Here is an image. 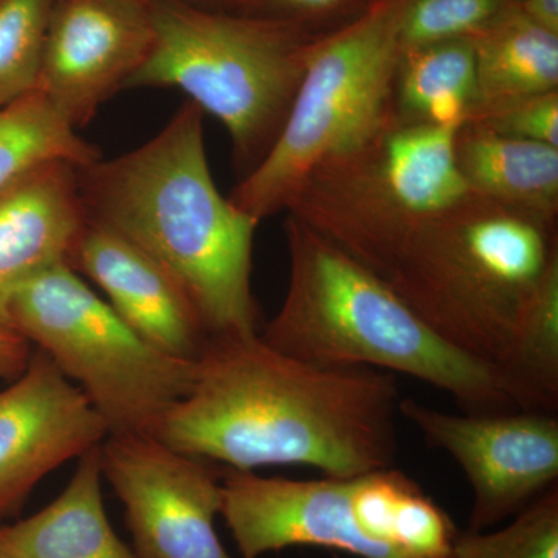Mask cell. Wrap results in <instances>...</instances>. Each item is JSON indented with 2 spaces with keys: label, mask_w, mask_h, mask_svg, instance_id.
<instances>
[{
  "label": "cell",
  "mask_w": 558,
  "mask_h": 558,
  "mask_svg": "<svg viewBox=\"0 0 558 558\" xmlns=\"http://www.w3.org/2000/svg\"><path fill=\"white\" fill-rule=\"evenodd\" d=\"M515 5L517 0H405L399 24L400 50L475 38Z\"/></svg>",
  "instance_id": "cell-24"
},
{
  "label": "cell",
  "mask_w": 558,
  "mask_h": 558,
  "mask_svg": "<svg viewBox=\"0 0 558 558\" xmlns=\"http://www.w3.org/2000/svg\"><path fill=\"white\" fill-rule=\"evenodd\" d=\"M100 457L137 558H231L216 532L223 468L150 435L108 436Z\"/></svg>",
  "instance_id": "cell-9"
},
{
  "label": "cell",
  "mask_w": 558,
  "mask_h": 558,
  "mask_svg": "<svg viewBox=\"0 0 558 558\" xmlns=\"http://www.w3.org/2000/svg\"><path fill=\"white\" fill-rule=\"evenodd\" d=\"M220 515L242 558L290 546L402 558L363 529L352 505V478L289 480L223 468Z\"/></svg>",
  "instance_id": "cell-12"
},
{
  "label": "cell",
  "mask_w": 558,
  "mask_h": 558,
  "mask_svg": "<svg viewBox=\"0 0 558 558\" xmlns=\"http://www.w3.org/2000/svg\"><path fill=\"white\" fill-rule=\"evenodd\" d=\"M204 117L185 101L145 145L76 167L80 197L87 219L137 245L179 282L209 336H255L258 222L216 189Z\"/></svg>",
  "instance_id": "cell-2"
},
{
  "label": "cell",
  "mask_w": 558,
  "mask_h": 558,
  "mask_svg": "<svg viewBox=\"0 0 558 558\" xmlns=\"http://www.w3.org/2000/svg\"><path fill=\"white\" fill-rule=\"evenodd\" d=\"M458 128L395 117L315 168L286 211L379 277L425 219L469 193L454 160Z\"/></svg>",
  "instance_id": "cell-7"
},
{
  "label": "cell",
  "mask_w": 558,
  "mask_h": 558,
  "mask_svg": "<svg viewBox=\"0 0 558 558\" xmlns=\"http://www.w3.org/2000/svg\"><path fill=\"white\" fill-rule=\"evenodd\" d=\"M468 121H475L505 137L545 143L558 148V90L483 106Z\"/></svg>",
  "instance_id": "cell-25"
},
{
  "label": "cell",
  "mask_w": 558,
  "mask_h": 558,
  "mask_svg": "<svg viewBox=\"0 0 558 558\" xmlns=\"http://www.w3.org/2000/svg\"><path fill=\"white\" fill-rule=\"evenodd\" d=\"M399 414L464 472L473 492L469 531L495 527L558 486L556 413L451 414L402 398Z\"/></svg>",
  "instance_id": "cell-10"
},
{
  "label": "cell",
  "mask_w": 558,
  "mask_h": 558,
  "mask_svg": "<svg viewBox=\"0 0 558 558\" xmlns=\"http://www.w3.org/2000/svg\"><path fill=\"white\" fill-rule=\"evenodd\" d=\"M0 558H11V557L7 556V554L3 553V550H0Z\"/></svg>",
  "instance_id": "cell-30"
},
{
  "label": "cell",
  "mask_w": 558,
  "mask_h": 558,
  "mask_svg": "<svg viewBox=\"0 0 558 558\" xmlns=\"http://www.w3.org/2000/svg\"><path fill=\"white\" fill-rule=\"evenodd\" d=\"M100 446L78 459L68 487L28 519L0 524L11 558H137L116 534L102 501Z\"/></svg>",
  "instance_id": "cell-16"
},
{
  "label": "cell",
  "mask_w": 558,
  "mask_h": 558,
  "mask_svg": "<svg viewBox=\"0 0 558 558\" xmlns=\"http://www.w3.org/2000/svg\"><path fill=\"white\" fill-rule=\"evenodd\" d=\"M472 39L478 109L510 98L558 90V35L532 21L519 7L506 11Z\"/></svg>",
  "instance_id": "cell-19"
},
{
  "label": "cell",
  "mask_w": 558,
  "mask_h": 558,
  "mask_svg": "<svg viewBox=\"0 0 558 558\" xmlns=\"http://www.w3.org/2000/svg\"><path fill=\"white\" fill-rule=\"evenodd\" d=\"M517 7L546 31L558 35V0H517Z\"/></svg>",
  "instance_id": "cell-27"
},
{
  "label": "cell",
  "mask_w": 558,
  "mask_h": 558,
  "mask_svg": "<svg viewBox=\"0 0 558 558\" xmlns=\"http://www.w3.org/2000/svg\"><path fill=\"white\" fill-rule=\"evenodd\" d=\"M153 39L142 0H53L36 90L75 130L86 128L142 68Z\"/></svg>",
  "instance_id": "cell-11"
},
{
  "label": "cell",
  "mask_w": 558,
  "mask_h": 558,
  "mask_svg": "<svg viewBox=\"0 0 558 558\" xmlns=\"http://www.w3.org/2000/svg\"><path fill=\"white\" fill-rule=\"evenodd\" d=\"M68 266L86 275L135 333L171 357L196 362L209 333L185 290L157 260L116 231L87 219Z\"/></svg>",
  "instance_id": "cell-14"
},
{
  "label": "cell",
  "mask_w": 558,
  "mask_h": 558,
  "mask_svg": "<svg viewBox=\"0 0 558 558\" xmlns=\"http://www.w3.org/2000/svg\"><path fill=\"white\" fill-rule=\"evenodd\" d=\"M274 10L301 11V13H317L340 5L343 0H250Z\"/></svg>",
  "instance_id": "cell-28"
},
{
  "label": "cell",
  "mask_w": 558,
  "mask_h": 558,
  "mask_svg": "<svg viewBox=\"0 0 558 558\" xmlns=\"http://www.w3.org/2000/svg\"><path fill=\"white\" fill-rule=\"evenodd\" d=\"M100 157L38 90L0 109V193L47 161L83 167Z\"/></svg>",
  "instance_id": "cell-21"
},
{
  "label": "cell",
  "mask_w": 558,
  "mask_h": 558,
  "mask_svg": "<svg viewBox=\"0 0 558 558\" xmlns=\"http://www.w3.org/2000/svg\"><path fill=\"white\" fill-rule=\"evenodd\" d=\"M145 3H159V2H182V3H193V5H202V3L207 2V0H142Z\"/></svg>",
  "instance_id": "cell-29"
},
{
  "label": "cell",
  "mask_w": 558,
  "mask_h": 558,
  "mask_svg": "<svg viewBox=\"0 0 558 558\" xmlns=\"http://www.w3.org/2000/svg\"><path fill=\"white\" fill-rule=\"evenodd\" d=\"M498 371L517 409L557 413L558 256L532 293Z\"/></svg>",
  "instance_id": "cell-20"
},
{
  "label": "cell",
  "mask_w": 558,
  "mask_h": 558,
  "mask_svg": "<svg viewBox=\"0 0 558 558\" xmlns=\"http://www.w3.org/2000/svg\"><path fill=\"white\" fill-rule=\"evenodd\" d=\"M446 558H558V486L498 531L458 532Z\"/></svg>",
  "instance_id": "cell-23"
},
{
  "label": "cell",
  "mask_w": 558,
  "mask_h": 558,
  "mask_svg": "<svg viewBox=\"0 0 558 558\" xmlns=\"http://www.w3.org/2000/svg\"><path fill=\"white\" fill-rule=\"evenodd\" d=\"M556 256L557 230L469 191L425 219L379 278L444 340L498 368Z\"/></svg>",
  "instance_id": "cell-4"
},
{
  "label": "cell",
  "mask_w": 558,
  "mask_h": 558,
  "mask_svg": "<svg viewBox=\"0 0 558 558\" xmlns=\"http://www.w3.org/2000/svg\"><path fill=\"white\" fill-rule=\"evenodd\" d=\"M395 374L322 368L255 336L209 337L156 438L226 469L307 465L330 478L395 468Z\"/></svg>",
  "instance_id": "cell-1"
},
{
  "label": "cell",
  "mask_w": 558,
  "mask_h": 558,
  "mask_svg": "<svg viewBox=\"0 0 558 558\" xmlns=\"http://www.w3.org/2000/svg\"><path fill=\"white\" fill-rule=\"evenodd\" d=\"M86 222L76 165L68 160L39 165L0 193V325L10 326L11 295L65 263Z\"/></svg>",
  "instance_id": "cell-15"
},
{
  "label": "cell",
  "mask_w": 558,
  "mask_h": 558,
  "mask_svg": "<svg viewBox=\"0 0 558 558\" xmlns=\"http://www.w3.org/2000/svg\"><path fill=\"white\" fill-rule=\"evenodd\" d=\"M454 160L472 193L557 230L558 148L465 121L454 134Z\"/></svg>",
  "instance_id": "cell-17"
},
{
  "label": "cell",
  "mask_w": 558,
  "mask_h": 558,
  "mask_svg": "<svg viewBox=\"0 0 558 558\" xmlns=\"http://www.w3.org/2000/svg\"><path fill=\"white\" fill-rule=\"evenodd\" d=\"M108 436L83 391L43 351L33 352L13 384L0 389V521L47 475Z\"/></svg>",
  "instance_id": "cell-13"
},
{
  "label": "cell",
  "mask_w": 558,
  "mask_h": 558,
  "mask_svg": "<svg viewBox=\"0 0 558 558\" xmlns=\"http://www.w3.org/2000/svg\"><path fill=\"white\" fill-rule=\"evenodd\" d=\"M31 343L17 330L0 325V374L3 379L17 377L31 360Z\"/></svg>",
  "instance_id": "cell-26"
},
{
  "label": "cell",
  "mask_w": 558,
  "mask_h": 558,
  "mask_svg": "<svg viewBox=\"0 0 558 558\" xmlns=\"http://www.w3.org/2000/svg\"><path fill=\"white\" fill-rule=\"evenodd\" d=\"M392 105L400 123L461 126L472 119L480 106L473 39L400 50Z\"/></svg>",
  "instance_id": "cell-18"
},
{
  "label": "cell",
  "mask_w": 558,
  "mask_h": 558,
  "mask_svg": "<svg viewBox=\"0 0 558 558\" xmlns=\"http://www.w3.org/2000/svg\"><path fill=\"white\" fill-rule=\"evenodd\" d=\"M9 325L83 391L113 435H156L189 395L196 362L140 339L89 286L60 263L11 295Z\"/></svg>",
  "instance_id": "cell-8"
},
{
  "label": "cell",
  "mask_w": 558,
  "mask_h": 558,
  "mask_svg": "<svg viewBox=\"0 0 558 558\" xmlns=\"http://www.w3.org/2000/svg\"><path fill=\"white\" fill-rule=\"evenodd\" d=\"M289 282L260 339L322 368L405 374L449 395L465 413L517 409L497 366L459 351L398 293L343 250L288 215Z\"/></svg>",
  "instance_id": "cell-3"
},
{
  "label": "cell",
  "mask_w": 558,
  "mask_h": 558,
  "mask_svg": "<svg viewBox=\"0 0 558 558\" xmlns=\"http://www.w3.org/2000/svg\"><path fill=\"white\" fill-rule=\"evenodd\" d=\"M53 0H0V109L38 84Z\"/></svg>",
  "instance_id": "cell-22"
},
{
  "label": "cell",
  "mask_w": 558,
  "mask_h": 558,
  "mask_svg": "<svg viewBox=\"0 0 558 558\" xmlns=\"http://www.w3.org/2000/svg\"><path fill=\"white\" fill-rule=\"evenodd\" d=\"M0 377H2V374H0Z\"/></svg>",
  "instance_id": "cell-31"
},
{
  "label": "cell",
  "mask_w": 558,
  "mask_h": 558,
  "mask_svg": "<svg viewBox=\"0 0 558 558\" xmlns=\"http://www.w3.org/2000/svg\"><path fill=\"white\" fill-rule=\"evenodd\" d=\"M150 20L153 47L124 89L185 92L229 131L244 178L277 142L319 38L290 21L193 3H150Z\"/></svg>",
  "instance_id": "cell-5"
},
{
  "label": "cell",
  "mask_w": 558,
  "mask_h": 558,
  "mask_svg": "<svg viewBox=\"0 0 558 558\" xmlns=\"http://www.w3.org/2000/svg\"><path fill=\"white\" fill-rule=\"evenodd\" d=\"M403 3L376 0L351 24L319 38L277 142L231 191L234 207L258 223L286 211L315 168L395 119Z\"/></svg>",
  "instance_id": "cell-6"
}]
</instances>
